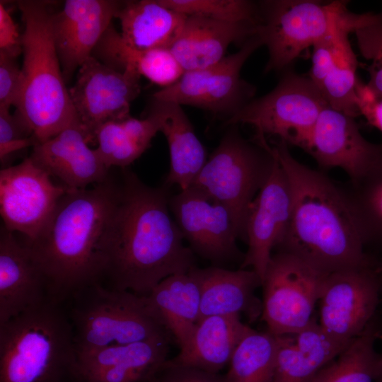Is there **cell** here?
<instances>
[{
    "label": "cell",
    "instance_id": "cell-5",
    "mask_svg": "<svg viewBox=\"0 0 382 382\" xmlns=\"http://www.w3.org/2000/svg\"><path fill=\"white\" fill-rule=\"evenodd\" d=\"M0 382H81L65 303L50 301L0 323Z\"/></svg>",
    "mask_w": 382,
    "mask_h": 382
},
{
    "label": "cell",
    "instance_id": "cell-16",
    "mask_svg": "<svg viewBox=\"0 0 382 382\" xmlns=\"http://www.w3.org/2000/svg\"><path fill=\"white\" fill-rule=\"evenodd\" d=\"M169 207L192 250L215 262L238 255L233 221L223 204L190 186L170 197Z\"/></svg>",
    "mask_w": 382,
    "mask_h": 382
},
{
    "label": "cell",
    "instance_id": "cell-28",
    "mask_svg": "<svg viewBox=\"0 0 382 382\" xmlns=\"http://www.w3.org/2000/svg\"><path fill=\"white\" fill-rule=\"evenodd\" d=\"M125 42L138 50L170 49L179 35L187 16L159 0L122 1L115 15Z\"/></svg>",
    "mask_w": 382,
    "mask_h": 382
},
{
    "label": "cell",
    "instance_id": "cell-18",
    "mask_svg": "<svg viewBox=\"0 0 382 382\" xmlns=\"http://www.w3.org/2000/svg\"><path fill=\"white\" fill-rule=\"evenodd\" d=\"M121 3L66 0L61 11L53 13L52 32L65 81L92 56Z\"/></svg>",
    "mask_w": 382,
    "mask_h": 382
},
{
    "label": "cell",
    "instance_id": "cell-43",
    "mask_svg": "<svg viewBox=\"0 0 382 382\" xmlns=\"http://www.w3.org/2000/svg\"><path fill=\"white\" fill-rule=\"evenodd\" d=\"M376 270L379 273L382 274V262L378 263Z\"/></svg>",
    "mask_w": 382,
    "mask_h": 382
},
{
    "label": "cell",
    "instance_id": "cell-1",
    "mask_svg": "<svg viewBox=\"0 0 382 382\" xmlns=\"http://www.w3.org/2000/svg\"><path fill=\"white\" fill-rule=\"evenodd\" d=\"M167 187L149 186L124 168L98 245V282L145 296L165 278L195 267L170 214Z\"/></svg>",
    "mask_w": 382,
    "mask_h": 382
},
{
    "label": "cell",
    "instance_id": "cell-6",
    "mask_svg": "<svg viewBox=\"0 0 382 382\" xmlns=\"http://www.w3.org/2000/svg\"><path fill=\"white\" fill-rule=\"evenodd\" d=\"M347 1L266 0L259 2L262 21L257 35L268 50L265 71L283 72L306 49L338 33L382 23L379 13H356Z\"/></svg>",
    "mask_w": 382,
    "mask_h": 382
},
{
    "label": "cell",
    "instance_id": "cell-3",
    "mask_svg": "<svg viewBox=\"0 0 382 382\" xmlns=\"http://www.w3.org/2000/svg\"><path fill=\"white\" fill-rule=\"evenodd\" d=\"M118 183L110 173L102 183L67 190L39 236L25 245L46 277L53 301L66 302L98 282V245Z\"/></svg>",
    "mask_w": 382,
    "mask_h": 382
},
{
    "label": "cell",
    "instance_id": "cell-44",
    "mask_svg": "<svg viewBox=\"0 0 382 382\" xmlns=\"http://www.w3.org/2000/svg\"><path fill=\"white\" fill-rule=\"evenodd\" d=\"M375 382H382V369Z\"/></svg>",
    "mask_w": 382,
    "mask_h": 382
},
{
    "label": "cell",
    "instance_id": "cell-35",
    "mask_svg": "<svg viewBox=\"0 0 382 382\" xmlns=\"http://www.w3.org/2000/svg\"><path fill=\"white\" fill-rule=\"evenodd\" d=\"M164 6L187 16H199L229 23L260 25L259 3L248 0H159Z\"/></svg>",
    "mask_w": 382,
    "mask_h": 382
},
{
    "label": "cell",
    "instance_id": "cell-22",
    "mask_svg": "<svg viewBox=\"0 0 382 382\" xmlns=\"http://www.w3.org/2000/svg\"><path fill=\"white\" fill-rule=\"evenodd\" d=\"M260 25L229 23L199 16H187L170 50L185 71L213 65L226 56L232 43L243 45L257 35Z\"/></svg>",
    "mask_w": 382,
    "mask_h": 382
},
{
    "label": "cell",
    "instance_id": "cell-38",
    "mask_svg": "<svg viewBox=\"0 0 382 382\" xmlns=\"http://www.w3.org/2000/svg\"><path fill=\"white\" fill-rule=\"evenodd\" d=\"M348 37V34L338 33L313 46L312 63L308 76L319 89L337 59L344 40Z\"/></svg>",
    "mask_w": 382,
    "mask_h": 382
},
{
    "label": "cell",
    "instance_id": "cell-42",
    "mask_svg": "<svg viewBox=\"0 0 382 382\" xmlns=\"http://www.w3.org/2000/svg\"><path fill=\"white\" fill-rule=\"evenodd\" d=\"M0 52L16 57L23 52L22 36L2 1L0 3Z\"/></svg>",
    "mask_w": 382,
    "mask_h": 382
},
{
    "label": "cell",
    "instance_id": "cell-20",
    "mask_svg": "<svg viewBox=\"0 0 382 382\" xmlns=\"http://www.w3.org/2000/svg\"><path fill=\"white\" fill-rule=\"evenodd\" d=\"M79 124L33 147L30 158L68 190L105 181L108 169Z\"/></svg>",
    "mask_w": 382,
    "mask_h": 382
},
{
    "label": "cell",
    "instance_id": "cell-40",
    "mask_svg": "<svg viewBox=\"0 0 382 382\" xmlns=\"http://www.w3.org/2000/svg\"><path fill=\"white\" fill-rule=\"evenodd\" d=\"M21 79V67L17 62V57L0 52V108L16 107Z\"/></svg>",
    "mask_w": 382,
    "mask_h": 382
},
{
    "label": "cell",
    "instance_id": "cell-17",
    "mask_svg": "<svg viewBox=\"0 0 382 382\" xmlns=\"http://www.w3.org/2000/svg\"><path fill=\"white\" fill-rule=\"evenodd\" d=\"M354 119L327 106L303 149L321 168L343 170L352 183L367 173L382 155V144L364 138Z\"/></svg>",
    "mask_w": 382,
    "mask_h": 382
},
{
    "label": "cell",
    "instance_id": "cell-27",
    "mask_svg": "<svg viewBox=\"0 0 382 382\" xmlns=\"http://www.w3.org/2000/svg\"><path fill=\"white\" fill-rule=\"evenodd\" d=\"M251 329L237 316H210L199 320L186 346L173 362L212 373L228 366L243 337Z\"/></svg>",
    "mask_w": 382,
    "mask_h": 382
},
{
    "label": "cell",
    "instance_id": "cell-23",
    "mask_svg": "<svg viewBox=\"0 0 382 382\" xmlns=\"http://www.w3.org/2000/svg\"><path fill=\"white\" fill-rule=\"evenodd\" d=\"M273 382H311L348 343L327 335L315 320L306 328L277 335Z\"/></svg>",
    "mask_w": 382,
    "mask_h": 382
},
{
    "label": "cell",
    "instance_id": "cell-19",
    "mask_svg": "<svg viewBox=\"0 0 382 382\" xmlns=\"http://www.w3.org/2000/svg\"><path fill=\"white\" fill-rule=\"evenodd\" d=\"M53 301L30 249L3 225L0 231V323Z\"/></svg>",
    "mask_w": 382,
    "mask_h": 382
},
{
    "label": "cell",
    "instance_id": "cell-7",
    "mask_svg": "<svg viewBox=\"0 0 382 382\" xmlns=\"http://www.w3.org/2000/svg\"><path fill=\"white\" fill-rule=\"evenodd\" d=\"M64 303L77 353L172 338L143 295L96 282L74 292Z\"/></svg>",
    "mask_w": 382,
    "mask_h": 382
},
{
    "label": "cell",
    "instance_id": "cell-33",
    "mask_svg": "<svg viewBox=\"0 0 382 382\" xmlns=\"http://www.w3.org/2000/svg\"><path fill=\"white\" fill-rule=\"evenodd\" d=\"M358 66L359 62L349 37L346 38L320 87L330 108L354 118L359 116L355 103Z\"/></svg>",
    "mask_w": 382,
    "mask_h": 382
},
{
    "label": "cell",
    "instance_id": "cell-21",
    "mask_svg": "<svg viewBox=\"0 0 382 382\" xmlns=\"http://www.w3.org/2000/svg\"><path fill=\"white\" fill-rule=\"evenodd\" d=\"M170 340L151 339L77 353L81 382H146L168 359Z\"/></svg>",
    "mask_w": 382,
    "mask_h": 382
},
{
    "label": "cell",
    "instance_id": "cell-9",
    "mask_svg": "<svg viewBox=\"0 0 382 382\" xmlns=\"http://www.w3.org/2000/svg\"><path fill=\"white\" fill-rule=\"evenodd\" d=\"M276 87L253 99L224 122L225 126L245 124L255 129L256 139L275 136L303 149L320 112L328 106L320 89L308 76L289 69Z\"/></svg>",
    "mask_w": 382,
    "mask_h": 382
},
{
    "label": "cell",
    "instance_id": "cell-2",
    "mask_svg": "<svg viewBox=\"0 0 382 382\" xmlns=\"http://www.w3.org/2000/svg\"><path fill=\"white\" fill-rule=\"evenodd\" d=\"M289 182L291 215L278 251L323 272L377 264L364 251L363 231L349 194L323 172L299 162L289 145L272 146Z\"/></svg>",
    "mask_w": 382,
    "mask_h": 382
},
{
    "label": "cell",
    "instance_id": "cell-8",
    "mask_svg": "<svg viewBox=\"0 0 382 382\" xmlns=\"http://www.w3.org/2000/svg\"><path fill=\"white\" fill-rule=\"evenodd\" d=\"M229 128L208 157L193 186L223 204L231 214L238 238H245L248 211L266 181L275 156L267 141H250Z\"/></svg>",
    "mask_w": 382,
    "mask_h": 382
},
{
    "label": "cell",
    "instance_id": "cell-14",
    "mask_svg": "<svg viewBox=\"0 0 382 382\" xmlns=\"http://www.w3.org/2000/svg\"><path fill=\"white\" fill-rule=\"evenodd\" d=\"M140 76L120 71L90 57L79 67L69 89L79 123L90 144L103 125L130 116L132 102L140 93Z\"/></svg>",
    "mask_w": 382,
    "mask_h": 382
},
{
    "label": "cell",
    "instance_id": "cell-26",
    "mask_svg": "<svg viewBox=\"0 0 382 382\" xmlns=\"http://www.w3.org/2000/svg\"><path fill=\"white\" fill-rule=\"evenodd\" d=\"M195 267L165 278L145 295L151 310L180 349L186 346L199 320L201 286Z\"/></svg>",
    "mask_w": 382,
    "mask_h": 382
},
{
    "label": "cell",
    "instance_id": "cell-32",
    "mask_svg": "<svg viewBox=\"0 0 382 382\" xmlns=\"http://www.w3.org/2000/svg\"><path fill=\"white\" fill-rule=\"evenodd\" d=\"M277 347V335L251 328L231 357L227 382H273Z\"/></svg>",
    "mask_w": 382,
    "mask_h": 382
},
{
    "label": "cell",
    "instance_id": "cell-29",
    "mask_svg": "<svg viewBox=\"0 0 382 382\" xmlns=\"http://www.w3.org/2000/svg\"><path fill=\"white\" fill-rule=\"evenodd\" d=\"M92 56L120 71L144 76L163 88L178 81L184 69L168 48L138 50L128 46L111 24L94 49Z\"/></svg>",
    "mask_w": 382,
    "mask_h": 382
},
{
    "label": "cell",
    "instance_id": "cell-12",
    "mask_svg": "<svg viewBox=\"0 0 382 382\" xmlns=\"http://www.w3.org/2000/svg\"><path fill=\"white\" fill-rule=\"evenodd\" d=\"M378 263L327 274L319 303V322L332 338L348 343L374 319L382 291Z\"/></svg>",
    "mask_w": 382,
    "mask_h": 382
},
{
    "label": "cell",
    "instance_id": "cell-25",
    "mask_svg": "<svg viewBox=\"0 0 382 382\" xmlns=\"http://www.w3.org/2000/svg\"><path fill=\"white\" fill-rule=\"evenodd\" d=\"M149 112L158 118L168 145L170 163L165 185L188 188L208 158L204 146L181 105L152 98Z\"/></svg>",
    "mask_w": 382,
    "mask_h": 382
},
{
    "label": "cell",
    "instance_id": "cell-13",
    "mask_svg": "<svg viewBox=\"0 0 382 382\" xmlns=\"http://www.w3.org/2000/svg\"><path fill=\"white\" fill-rule=\"evenodd\" d=\"M68 190L29 156L0 170V214L3 226L23 236L25 245L45 228Z\"/></svg>",
    "mask_w": 382,
    "mask_h": 382
},
{
    "label": "cell",
    "instance_id": "cell-39",
    "mask_svg": "<svg viewBox=\"0 0 382 382\" xmlns=\"http://www.w3.org/2000/svg\"><path fill=\"white\" fill-rule=\"evenodd\" d=\"M146 382H227L225 374L165 361Z\"/></svg>",
    "mask_w": 382,
    "mask_h": 382
},
{
    "label": "cell",
    "instance_id": "cell-31",
    "mask_svg": "<svg viewBox=\"0 0 382 382\" xmlns=\"http://www.w3.org/2000/svg\"><path fill=\"white\" fill-rule=\"evenodd\" d=\"M382 332L374 319L353 338L311 382H375L382 369L376 342Z\"/></svg>",
    "mask_w": 382,
    "mask_h": 382
},
{
    "label": "cell",
    "instance_id": "cell-34",
    "mask_svg": "<svg viewBox=\"0 0 382 382\" xmlns=\"http://www.w3.org/2000/svg\"><path fill=\"white\" fill-rule=\"evenodd\" d=\"M349 195L366 244L382 243V155L359 181Z\"/></svg>",
    "mask_w": 382,
    "mask_h": 382
},
{
    "label": "cell",
    "instance_id": "cell-11",
    "mask_svg": "<svg viewBox=\"0 0 382 382\" xmlns=\"http://www.w3.org/2000/svg\"><path fill=\"white\" fill-rule=\"evenodd\" d=\"M261 46L260 37L255 35L220 62L185 71L175 83L154 93L152 98L199 108L226 116V120L253 99L255 87L241 78V71Z\"/></svg>",
    "mask_w": 382,
    "mask_h": 382
},
{
    "label": "cell",
    "instance_id": "cell-24",
    "mask_svg": "<svg viewBox=\"0 0 382 382\" xmlns=\"http://www.w3.org/2000/svg\"><path fill=\"white\" fill-rule=\"evenodd\" d=\"M201 286L199 320L210 316L247 314L255 319L262 302L255 296L262 281L253 270H230L219 267H195Z\"/></svg>",
    "mask_w": 382,
    "mask_h": 382
},
{
    "label": "cell",
    "instance_id": "cell-15",
    "mask_svg": "<svg viewBox=\"0 0 382 382\" xmlns=\"http://www.w3.org/2000/svg\"><path fill=\"white\" fill-rule=\"evenodd\" d=\"M274 154L275 159L271 171L248 211L244 240L248 247L241 267H250L262 282L272 252L282 242L291 215L289 182Z\"/></svg>",
    "mask_w": 382,
    "mask_h": 382
},
{
    "label": "cell",
    "instance_id": "cell-30",
    "mask_svg": "<svg viewBox=\"0 0 382 382\" xmlns=\"http://www.w3.org/2000/svg\"><path fill=\"white\" fill-rule=\"evenodd\" d=\"M159 132L158 120L152 112H149L144 119L130 115L101 125L96 133V150L108 169L125 168L150 146L152 139Z\"/></svg>",
    "mask_w": 382,
    "mask_h": 382
},
{
    "label": "cell",
    "instance_id": "cell-4",
    "mask_svg": "<svg viewBox=\"0 0 382 382\" xmlns=\"http://www.w3.org/2000/svg\"><path fill=\"white\" fill-rule=\"evenodd\" d=\"M45 1L18 3L24 23L21 87L15 112L37 143L53 137L79 120L57 51L53 13Z\"/></svg>",
    "mask_w": 382,
    "mask_h": 382
},
{
    "label": "cell",
    "instance_id": "cell-10",
    "mask_svg": "<svg viewBox=\"0 0 382 382\" xmlns=\"http://www.w3.org/2000/svg\"><path fill=\"white\" fill-rule=\"evenodd\" d=\"M327 273L291 254H272L262 286V317L275 335L297 332L311 325Z\"/></svg>",
    "mask_w": 382,
    "mask_h": 382
},
{
    "label": "cell",
    "instance_id": "cell-41",
    "mask_svg": "<svg viewBox=\"0 0 382 382\" xmlns=\"http://www.w3.org/2000/svg\"><path fill=\"white\" fill-rule=\"evenodd\" d=\"M356 106L359 115L382 133V94L375 92L359 79L356 86Z\"/></svg>",
    "mask_w": 382,
    "mask_h": 382
},
{
    "label": "cell",
    "instance_id": "cell-37",
    "mask_svg": "<svg viewBox=\"0 0 382 382\" xmlns=\"http://www.w3.org/2000/svg\"><path fill=\"white\" fill-rule=\"evenodd\" d=\"M37 144L22 119L9 109L0 108V160H5L14 152Z\"/></svg>",
    "mask_w": 382,
    "mask_h": 382
},
{
    "label": "cell",
    "instance_id": "cell-36",
    "mask_svg": "<svg viewBox=\"0 0 382 382\" xmlns=\"http://www.w3.org/2000/svg\"><path fill=\"white\" fill-rule=\"evenodd\" d=\"M354 33L360 54L369 62L366 68L369 75L367 84L382 94V23L363 27Z\"/></svg>",
    "mask_w": 382,
    "mask_h": 382
}]
</instances>
